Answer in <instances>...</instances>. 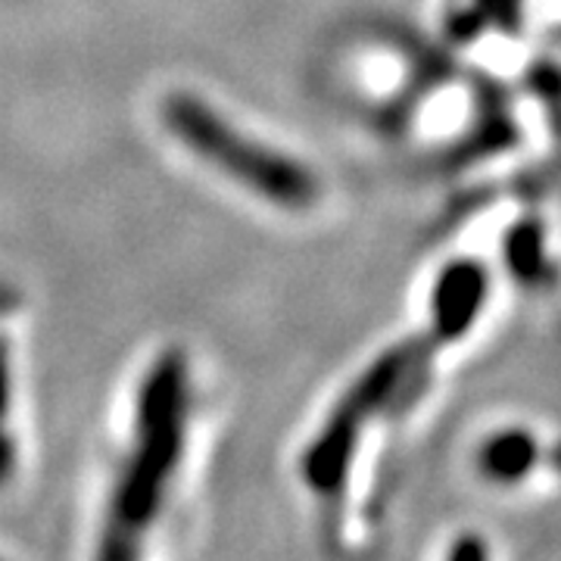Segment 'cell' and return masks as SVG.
I'll list each match as a JSON object with an SVG mask.
<instances>
[{
    "mask_svg": "<svg viewBox=\"0 0 561 561\" xmlns=\"http://www.w3.org/2000/svg\"><path fill=\"white\" fill-rule=\"evenodd\" d=\"M184 421L187 368L181 353H165L140 383L135 446L110 500L98 561H140L144 540L165 505V493L184 456Z\"/></svg>",
    "mask_w": 561,
    "mask_h": 561,
    "instance_id": "cell-1",
    "label": "cell"
},
{
    "mask_svg": "<svg viewBox=\"0 0 561 561\" xmlns=\"http://www.w3.org/2000/svg\"><path fill=\"white\" fill-rule=\"evenodd\" d=\"M162 119L169 135L179 138L194 157L280 209L300 213L319 201V181L302 162L243 135L197 94H169L162 101Z\"/></svg>",
    "mask_w": 561,
    "mask_h": 561,
    "instance_id": "cell-2",
    "label": "cell"
},
{
    "mask_svg": "<svg viewBox=\"0 0 561 561\" xmlns=\"http://www.w3.org/2000/svg\"><path fill=\"white\" fill-rule=\"evenodd\" d=\"M415 362H419V353L412 346H397V350L383 353L381 359L343 393V400L328 415L319 437L302 453V481L309 483L324 502L341 500L362 427L400 393Z\"/></svg>",
    "mask_w": 561,
    "mask_h": 561,
    "instance_id": "cell-3",
    "label": "cell"
},
{
    "mask_svg": "<svg viewBox=\"0 0 561 561\" xmlns=\"http://www.w3.org/2000/svg\"><path fill=\"white\" fill-rule=\"evenodd\" d=\"M486 287H490V280H486V272L478 262H449L434 284V297H431L434 337L459 341L461 334L474 324V319L481 316Z\"/></svg>",
    "mask_w": 561,
    "mask_h": 561,
    "instance_id": "cell-4",
    "label": "cell"
},
{
    "mask_svg": "<svg viewBox=\"0 0 561 561\" xmlns=\"http://www.w3.org/2000/svg\"><path fill=\"white\" fill-rule=\"evenodd\" d=\"M540 459V446L527 431H502L483 443L478 453V468L486 481L522 483Z\"/></svg>",
    "mask_w": 561,
    "mask_h": 561,
    "instance_id": "cell-5",
    "label": "cell"
},
{
    "mask_svg": "<svg viewBox=\"0 0 561 561\" xmlns=\"http://www.w3.org/2000/svg\"><path fill=\"white\" fill-rule=\"evenodd\" d=\"M505 262L524 280H537L542 272L540 221H522L505 234Z\"/></svg>",
    "mask_w": 561,
    "mask_h": 561,
    "instance_id": "cell-6",
    "label": "cell"
},
{
    "mask_svg": "<svg viewBox=\"0 0 561 561\" xmlns=\"http://www.w3.org/2000/svg\"><path fill=\"white\" fill-rule=\"evenodd\" d=\"M446 561H490V546L478 534H461L449 546Z\"/></svg>",
    "mask_w": 561,
    "mask_h": 561,
    "instance_id": "cell-7",
    "label": "cell"
},
{
    "mask_svg": "<svg viewBox=\"0 0 561 561\" xmlns=\"http://www.w3.org/2000/svg\"><path fill=\"white\" fill-rule=\"evenodd\" d=\"M7 400H10V381H7V356L0 350V419L7 412Z\"/></svg>",
    "mask_w": 561,
    "mask_h": 561,
    "instance_id": "cell-8",
    "label": "cell"
}]
</instances>
